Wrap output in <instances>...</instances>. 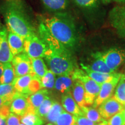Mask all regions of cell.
Returning a JSON list of instances; mask_svg holds the SVG:
<instances>
[{
	"label": "cell",
	"mask_w": 125,
	"mask_h": 125,
	"mask_svg": "<svg viewBox=\"0 0 125 125\" xmlns=\"http://www.w3.org/2000/svg\"><path fill=\"white\" fill-rule=\"evenodd\" d=\"M38 34L49 48L45 58L50 70L56 75H71L77 68L71 51L54 38L42 23L39 25Z\"/></svg>",
	"instance_id": "6da1fadb"
},
{
	"label": "cell",
	"mask_w": 125,
	"mask_h": 125,
	"mask_svg": "<svg viewBox=\"0 0 125 125\" xmlns=\"http://www.w3.org/2000/svg\"><path fill=\"white\" fill-rule=\"evenodd\" d=\"M2 10L9 30L24 39L36 34L23 0H5Z\"/></svg>",
	"instance_id": "7a4b0ae2"
},
{
	"label": "cell",
	"mask_w": 125,
	"mask_h": 125,
	"mask_svg": "<svg viewBox=\"0 0 125 125\" xmlns=\"http://www.w3.org/2000/svg\"><path fill=\"white\" fill-rule=\"evenodd\" d=\"M41 22L54 38L70 51L78 45V35L74 24L64 16L46 18Z\"/></svg>",
	"instance_id": "3957f363"
},
{
	"label": "cell",
	"mask_w": 125,
	"mask_h": 125,
	"mask_svg": "<svg viewBox=\"0 0 125 125\" xmlns=\"http://www.w3.org/2000/svg\"><path fill=\"white\" fill-rule=\"evenodd\" d=\"M74 81H81L85 90V101L86 106L93 105L101 89V84L92 79L82 69L76 68L71 75Z\"/></svg>",
	"instance_id": "277c9868"
},
{
	"label": "cell",
	"mask_w": 125,
	"mask_h": 125,
	"mask_svg": "<svg viewBox=\"0 0 125 125\" xmlns=\"http://www.w3.org/2000/svg\"><path fill=\"white\" fill-rule=\"evenodd\" d=\"M49 51V47L37 34L24 39L23 52L30 59L45 57Z\"/></svg>",
	"instance_id": "5b68a950"
},
{
	"label": "cell",
	"mask_w": 125,
	"mask_h": 125,
	"mask_svg": "<svg viewBox=\"0 0 125 125\" xmlns=\"http://www.w3.org/2000/svg\"><path fill=\"white\" fill-rule=\"evenodd\" d=\"M100 57L110 69L115 71L125 62V51L113 48L104 52H98Z\"/></svg>",
	"instance_id": "8992f818"
},
{
	"label": "cell",
	"mask_w": 125,
	"mask_h": 125,
	"mask_svg": "<svg viewBox=\"0 0 125 125\" xmlns=\"http://www.w3.org/2000/svg\"><path fill=\"white\" fill-rule=\"evenodd\" d=\"M109 23L116 34L125 38V6H116L109 12Z\"/></svg>",
	"instance_id": "52a82bcc"
},
{
	"label": "cell",
	"mask_w": 125,
	"mask_h": 125,
	"mask_svg": "<svg viewBox=\"0 0 125 125\" xmlns=\"http://www.w3.org/2000/svg\"><path fill=\"white\" fill-rule=\"evenodd\" d=\"M11 63L15 71L16 78L29 74L34 75L32 71L31 59L26 53L21 52L13 56Z\"/></svg>",
	"instance_id": "ba28073f"
},
{
	"label": "cell",
	"mask_w": 125,
	"mask_h": 125,
	"mask_svg": "<svg viewBox=\"0 0 125 125\" xmlns=\"http://www.w3.org/2000/svg\"><path fill=\"white\" fill-rule=\"evenodd\" d=\"M122 75V74L121 73H117L116 75L111 81L101 84L100 91L92 105L93 108H96L98 107L103 102L113 96L115 87L119 82Z\"/></svg>",
	"instance_id": "9c48e42d"
},
{
	"label": "cell",
	"mask_w": 125,
	"mask_h": 125,
	"mask_svg": "<svg viewBox=\"0 0 125 125\" xmlns=\"http://www.w3.org/2000/svg\"><path fill=\"white\" fill-rule=\"evenodd\" d=\"M125 108V106L114 97L103 102L98 107V112L104 119H109L115 114L119 113Z\"/></svg>",
	"instance_id": "30bf717a"
},
{
	"label": "cell",
	"mask_w": 125,
	"mask_h": 125,
	"mask_svg": "<svg viewBox=\"0 0 125 125\" xmlns=\"http://www.w3.org/2000/svg\"><path fill=\"white\" fill-rule=\"evenodd\" d=\"M27 98L28 97L17 92L10 103V112L19 116H23L29 112L30 105Z\"/></svg>",
	"instance_id": "8fae6325"
},
{
	"label": "cell",
	"mask_w": 125,
	"mask_h": 125,
	"mask_svg": "<svg viewBox=\"0 0 125 125\" xmlns=\"http://www.w3.org/2000/svg\"><path fill=\"white\" fill-rule=\"evenodd\" d=\"M13 57L8 43V30L2 27L0 29V62H11Z\"/></svg>",
	"instance_id": "7c38bea8"
},
{
	"label": "cell",
	"mask_w": 125,
	"mask_h": 125,
	"mask_svg": "<svg viewBox=\"0 0 125 125\" xmlns=\"http://www.w3.org/2000/svg\"><path fill=\"white\" fill-rule=\"evenodd\" d=\"M24 39L13 31L8 30V43L12 55L23 52Z\"/></svg>",
	"instance_id": "4fadbf2b"
},
{
	"label": "cell",
	"mask_w": 125,
	"mask_h": 125,
	"mask_svg": "<svg viewBox=\"0 0 125 125\" xmlns=\"http://www.w3.org/2000/svg\"><path fill=\"white\" fill-rule=\"evenodd\" d=\"M62 107L68 113L76 116H84L81 108L75 101L74 98H73L70 92L64 93L62 95Z\"/></svg>",
	"instance_id": "5bb4252c"
},
{
	"label": "cell",
	"mask_w": 125,
	"mask_h": 125,
	"mask_svg": "<svg viewBox=\"0 0 125 125\" xmlns=\"http://www.w3.org/2000/svg\"><path fill=\"white\" fill-rule=\"evenodd\" d=\"M34 75H35L29 74L18 78H15L12 84L16 92L26 97L30 96L31 94L29 90V85Z\"/></svg>",
	"instance_id": "9a60e30c"
},
{
	"label": "cell",
	"mask_w": 125,
	"mask_h": 125,
	"mask_svg": "<svg viewBox=\"0 0 125 125\" xmlns=\"http://www.w3.org/2000/svg\"><path fill=\"white\" fill-rule=\"evenodd\" d=\"M92 57L93 60L89 64L85 65L87 68L95 72L103 73H114L115 71L112 70L106 65L105 62L103 60L99 54V52H97L92 54Z\"/></svg>",
	"instance_id": "2e32d148"
},
{
	"label": "cell",
	"mask_w": 125,
	"mask_h": 125,
	"mask_svg": "<svg viewBox=\"0 0 125 125\" xmlns=\"http://www.w3.org/2000/svg\"><path fill=\"white\" fill-rule=\"evenodd\" d=\"M48 96L49 91L48 90L41 89L28 97V101L30 105L29 112H33L35 113L42 103Z\"/></svg>",
	"instance_id": "e0dca14e"
},
{
	"label": "cell",
	"mask_w": 125,
	"mask_h": 125,
	"mask_svg": "<svg viewBox=\"0 0 125 125\" xmlns=\"http://www.w3.org/2000/svg\"><path fill=\"white\" fill-rule=\"evenodd\" d=\"M81 66L82 69L86 73L87 75L90 76L92 79H93L94 81H95L99 84H102L103 83L111 81L117 74L116 73L109 74V73H98V72L92 71V70L87 68L85 64L82 63L81 64Z\"/></svg>",
	"instance_id": "ac0fdd59"
},
{
	"label": "cell",
	"mask_w": 125,
	"mask_h": 125,
	"mask_svg": "<svg viewBox=\"0 0 125 125\" xmlns=\"http://www.w3.org/2000/svg\"><path fill=\"white\" fill-rule=\"evenodd\" d=\"M72 96L80 108L87 107L85 101V90L81 81H75L72 88Z\"/></svg>",
	"instance_id": "d6986e66"
},
{
	"label": "cell",
	"mask_w": 125,
	"mask_h": 125,
	"mask_svg": "<svg viewBox=\"0 0 125 125\" xmlns=\"http://www.w3.org/2000/svg\"><path fill=\"white\" fill-rule=\"evenodd\" d=\"M75 81L71 75L59 76L54 84V88L62 93H67L71 92Z\"/></svg>",
	"instance_id": "ffe728a7"
},
{
	"label": "cell",
	"mask_w": 125,
	"mask_h": 125,
	"mask_svg": "<svg viewBox=\"0 0 125 125\" xmlns=\"http://www.w3.org/2000/svg\"><path fill=\"white\" fill-rule=\"evenodd\" d=\"M47 9L52 12L64 10L68 6V0H41Z\"/></svg>",
	"instance_id": "44dd1931"
},
{
	"label": "cell",
	"mask_w": 125,
	"mask_h": 125,
	"mask_svg": "<svg viewBox=\"0 0 125 125\" xmlns=\"http://www.w3.org/2000/svg\"><path fill=\"white\" fill-rule=\"evenodd\" d=\"M15 78V71L11 62H4V70L0 77V84L12 83Z\"/></svg>",
	"instance_id": "7402d4cb"
},
{
	"label": "cell",
	"mask_w": 125,
	"mask_h": 125,
	"mask_svg": "<svg viewBox=\"0 0 125 125\" xmlns=\"http://www.w3.org/2000/svg\"><path fill=\"white\" fill-rule=\"evenodd\" d=\"M32 71L35 75L41 79L48 71L46 64L42 58L31 59Z\"/></svg>",
	"instance_id": "603a6c76"
},
{
	"label": "cell",
	"mask_w": 125,
	"mask_h": 125,
	"mask_svg": "<svg viewBox=\"0 0 125 125\" xmlns=\"http://www.w3.org/2000/svg\"><path fill=\"white\" fill-rule=\"evenodd\" d=\"M63 111L64 109L62 106L59 102L54 101L53 104L45 117V120L52 124H55L57 118Z\"/></svg>",
	"instance_id": "cb8c5ba5"
},
{
	"label": "cell",
	"mask_w": 125,
	"mask_h": 125,
	"mask_svg": "<svg viewBox=\"0 0 125 125\" xmlns=\"http://www.w3.org/2000/svg\"><path fill=\"white\" fill-rule=\"evenodd\" d=\"M20 121L26 125H42L44 124V119L33 112H27L21 116Z\"/></svg>",
	"instance_id": "d4e9b609"
},
{
	"label": "cell",
	"mask_w": 125,
	"mask_h": 125,
	"mask_svg": "<svg viewBox=\"0 0 125 125\" xmlns=\"http://www.w3.org/2000/svg\"><path fill=\"white\" fill-rule=\"evenodd\" d=\"M81 109L83 114L84 116L93 122L98 123L105 120L101 116L99 112H98V110L93 107H83L81 108Z\"/></svg>",
	"instance_id": "484cf974"
},
{
	"label": "cell",
	"mask_w": 125,
	"mask_h": 125,
	"mask_svg": "<svg viewBox=\"0 0 125 125\" xmlns=\"http://www.w3.org/2000/svg\"><path fill=\"white\" fill-rule=\"evenodd\" d=\"M114 97L125 106V78L123 74L116 86Z\"/></svg>",
	"instance_id": "4316f807"
},
{
	"label": "cell",
	"mask_w": 125,
	"mask_h": 125,
	"mask_svg": "<svg viewBox=\"0 0 125 125\" xmlns=\"http://www.w3.org/2000/svg\"><path fill=\"white\" fill-rule=\"evenodd\" d=\"M77 116L64 111L57 118L55 125H76Z\"/></svg>",
	"instance_id": "83f0119b"
},
{
	"label": "cell",
	"mask_w": 125,
	"mask_h": 125,
	"mask_svg": "<svg viewBox=\"0 0 125 125\" xmlns=\"http://www.w3.org/2000/svg\"><path fill=\"white\" fill-rule=\"evenodd\" d=\"M54 103V100L48 96L42 103L35 113L41 118L45 120V118L51 109Z\"/></svg>",
	"instance_id": "f1b7e54d"
},
{
	"label": "cell",
	"mask_w": 125,
	"mask_h": 125,
	"mask_svg": "<svg viewBox=\"0 0 125 125\" xmlns=\"http://www.w3.org/2000/svg\"><path fill=\"white\" fill-rule=\"evenodd\" d=\"M41 83L42 88H53L55 84V74L51 70H48L41 78Z\"/></svg>",
	"instance_id": "f546056e"
},
{
	"label": "cell",
	"mask_w": 125,
	"mask_h": 125,
	"mask_svg": "<svg viewBox=\"0 0 125 125\" xmlns=\"http://www.w3.org/2000/svg\"><path fill=\"white\" fill-rule=\"evenodd\" d=\"M17 93L12 83L0 84V96L13 99L14 96Z\"/></svg>",
	"instance_id": "4dcf8cb0"
},
{
	"label": "cell",
	"mask_w": 125,
	"mask_h": 125,
	"mask_svg": "<svg viewBox=\"0 0 125 125\" xmlns=\"http://www.w3.org/2000/svg\"><path fill=\"white\" fill-rule=\"evenodd\" d=\"M79 7L84 8H94L98 6V0H73Z\"/></svg>",
	"instance_id": "1f68e13d"
},
{
	"label": "cell",
	"mask_w": 125,
	"mask_h": 125,
	"mask_svg": "<svg viewBox=\"0 0 125 125\" xmlns=\"http://www.w3.org/2000/svg\"><path fill=\"white\" fill-rule=\"evenodd\" d=\"M42 88L41 83V79L38 76L34 75L29 85V90L32 94L35 92L39 91Z\"/></svg>",
	"instance_id": "d6a6232c"
},
{
	"label": "cell",
	"mask_w": 125,
	"mask_h": 125,
	"mask_svg": "<svg viewBox=\"0 0 125 125\" xmlns=\"http://www.w3.org/2000/svg\"><path fill=\"white\" fill-rule=\"evenodd\" d=\"M107 123L108 125H125V120L122 111L109 118Z\"/></svg>",
	"instance_id": "836d02e7"
},
{
	"label": "cell",
	"mask_w": 125,
	"mask_h": 125,
	"mask_svg": "<svg viewBox=\"0 0 125 125\" xmlns=\"http://www.w3.org/2000/svg\"><path fill=\"white\" fill-rule=\"evenodd\" d=\"M20 116L10 113L7 119V125H20Z\"/></svg>",
	"instance_id": "e575fe53"
},
{
	"label": "cell",
	"mask_w": 125,
	"mask_h": 125,
	"mask_svg": "<svg viewBox=\"0 0 125 125\" xmlns=\"http://www.w3.org/2000/svg\"><path fill=\"white\" fill-rule=\"evenodd\" d=\"M96 123L93 122L85 116H78L76 119V125H96Z\"/></svg>",
	"instance_id": "d590c367"
},
{
	"label": "cell",
	"mask_w": 125,
	"mask_h": 125,
	"mask_svg": "<svg viewBox=\"0 0 125 125\" xmlns=\"http://www.w3.org/2000/svg\"><path fill=\"white\" fill-rule=\"evenodd\" d=\"M9 107L10 105H7V104H5V105H3L2 107L0 108V116H1L2 118L6 119H7L9 115L10 114V108H9Z\"/></svg>",
	"instance_id": "8d00e7d4"
},
{
	"label": "cell",
	"mask_w": 125,
	"mask_h": 125,
	"mask_svg": "<svg viewBox=\"0 0 125 125\" xmlns=\"http://www.w3.org/2000/svg\"><path fill=\"white\" fill-rule=\"evenodd\" d=\"M12 99L7 98L4 97L0 96V108L2 107L3 105L7 104V105H10V103L12 102Z\"/></svg>",
	"instance_id": "74e56055"
},
{
	"label": "cell",
	"mask_w": 125,
	"mask_h": 125,
	"mask_svg": "<svg viewBox=\"0 0 125 125\" xmlns=\"http://www.w3.org/2000/svg\"><path fill=\"white\" fill-rule=\"evenodd\" d=\"M0 125H7V119L0 116Z\"/></svg>",
	"instance_id": "f35d334b"
},
{
	"label": "cell",
	"mask_w": 125,
	"mask_h": 125,
	"mask_svg": "<svg viewBox=\"0 0 125 125\" xmlns=\"http://www.w3.org/2000/svg\"><path fill=\"white\" fill-rule=\"evenodd\" d=\"M4 62H0V77L2 75V74L3 73V70H4Z\"/></svg>",
	"instance_id": "ab89813d"
},
{
	"label": "cell",
	"mask_w": 125,
	"mask_h": 125,
	"mask_svg": "<svg viewBox=\"0 0 125 125\" xmlns=\"http://www.w3.org/2000/svg\"><path fill=\"white\" fill-rule=\"evenodd\" d=\"M96 125H108V123H107V121L105 120V121H103V122H101L98 123V124H97Z\"/></svg>",
	"instance_id": "60d3db41"
},
{
	"label": "cell",
	"mask_w": 125,
	"mask_h": 125,
	"mask_svg": "<svg viewBox=\"0 0 125 125\" xmlns=\"http://www.w3.org/2000/svg\"><path fill=\"white\" fill-rule=\"evenodd\" d=\"M112 1L118 3H121V4H125V0H112Z\"/></svg>",
	"instance_id": "b9f144b4"
},
{
	"label": "cell",
	"mask_w": 125,
	"mask_h": 125,
	"mask_svg": "<svg viewBox=\"0 0 125 125\" xmlns=\"http://www.w3.org/2000/svg\"><path fill=\"white\" fill-rule=\"evenodd\" d=\"M122 113H123V116H124V118H125V108L122 111Z\"/></svg>",
	"instance_id": "7bdbcfd3"
},
{
	"label": "cell",
	"mask_w": 125,
	"mask_h": 125,
	"mask_svg": "<svg viewBox=\"0 0 125 125\" xmlns=\"http://www.w3.org/2000/svg\"><path fill=\"white\" fill-rule=\"evenodd\" d=\"M46 125H53V124H52V123H48V124H47Z\"/></svg>",
	"instance_id": "ee69618b"
},
{
	"label": "cell",
	"mask_w": 125,
	"mask_h": 125,
	"mask_svg": "<svg viewBox=\"0 0 125 125\" xmlns=\"http://www.w3.org/2000/svg\"><path fill=\"white\" fill-rule=\"evenodd\" d=\"M2 27H3V26H2V25H1V23H0V29H1Z\"/></svg>",
	"instance_id": "f6af8a7d"
},
{
	"label": "cell",
	"mask_w": 125,
	"mask_h": 125,
	"mask_svg": "<svg viewBox=\"0 0 125 125\" xmlns=\"http://www.w3.org/2000/svg\"><path fill=\"white\" fill-rule=\"evenodd\" d=\"M20 125H26L23 124V123H21V124H20Z\"/></svg>",
	"instance_id": "bcb514c9"
},
{
	"label": "cell",
	"mask_w": 125,
	"mask_h": 125,
	"mask_svg": "<svg viewBox=\"0 0 125 125\" xmlns=\"http://www.w3.org/2000/svg\"><path fill=\"white\" fill-rule=\"evenodd\" d=\"M123 75H124V76H125V74H123Z\"/></svg>",
	"instance_id": "7dc6e473"
}]
</instances>
